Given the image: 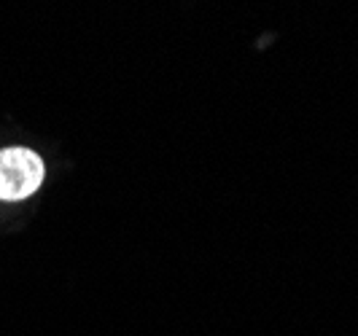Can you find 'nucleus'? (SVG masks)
<instances>
[{
    "label": "nucleus",
    "mask_w": 358,
    "mask_h": 336,
    "mask_svg": "<svg viewBox=\"0 0 358 336\" xmlns=\"http://www.w3.org/2000/svg\"><path fill=\"white\" fill-rule=\"evenodd\" d=\"M43 183V161L30 148H6L0 151V199L17 202L36 194Z\"/></svg>",
    "instance_id": "f257e3e1"
}]
</instances>
